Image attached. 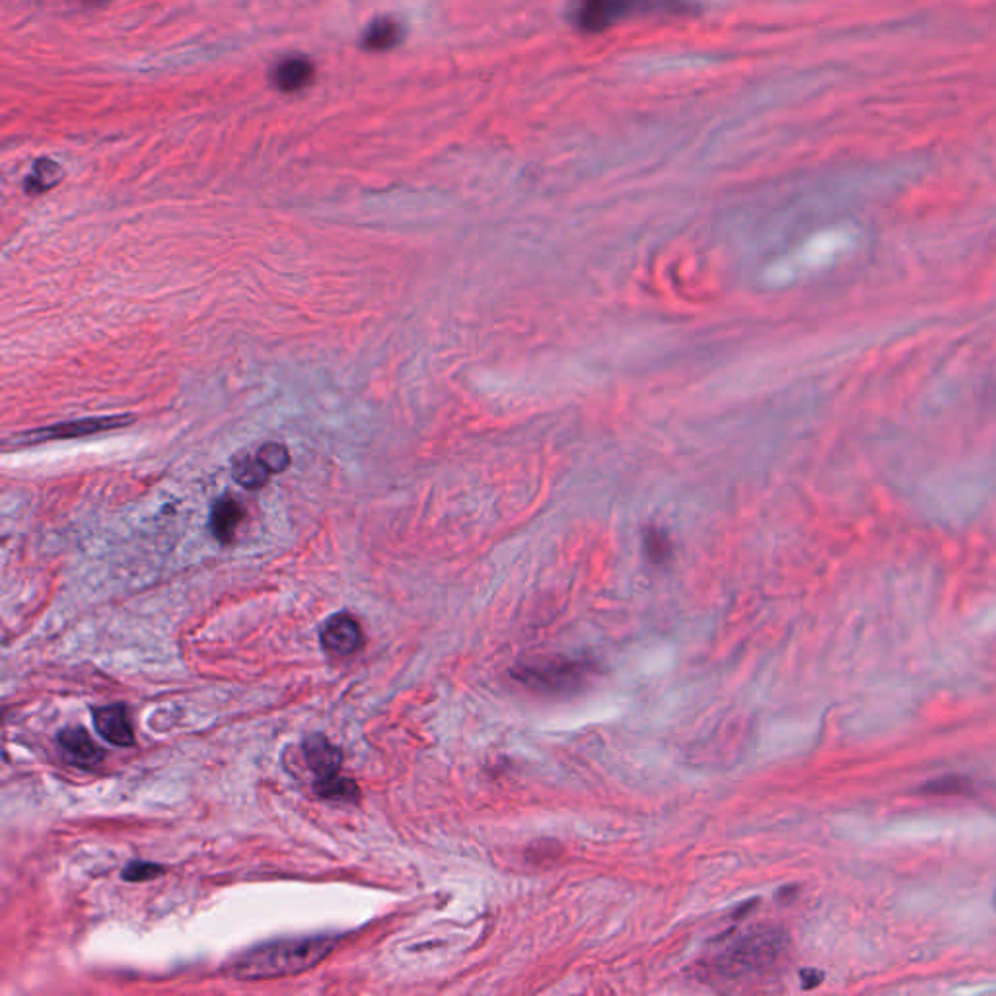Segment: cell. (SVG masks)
Instances as JSON below:
<instances>
[{
  "mask_svg": "<svg viewBox=\"0 0 996 996\" xmlns=\"http://www.w3.org/2000/svg\"><path fill=\"white\" fill-rule=\"evenodd\" d=\"M59 746L80 767H92L104 759V751L94 744V740L82 728L63 730L59 734Z\"/></svg>",
  "mask_w": 996,
  "mask_h": 996,
  "instance_id": "cell-10",
  "label": "cell"
},
{
  "mask_svg": "<svg viewBox=\"0 0 996 996\" xmlns=\"http://www.w3.org/2000/svg\"><path fill=\"white\" fill-rule=\"evenodd\" d=\"M316 792H318V796H321V798L339 800V802H355L356 798H358V786H356L355 781L341 779L339 775L331 777V779L318 781L316 783Z\"/></svg>",
  "mask_w": 996,
  "mask_h": 996,
  "instance_id": "cell-15",
  "label": "cell"
},
{
  "mask_svg": "<svg viewBox=\"0 0 996 996\" xmlns=\"http://www.w3.org/2000/svg\"><path fill=\"white\" fill-rule=\"evenodd\" d=\"M971 792L973 783L967 777H942L921 786L925 796H969Z\"/></svg>",
  "mask_w": 996,
  "mask_h": 996,
  "instance_id": "cell-16",
  "label": "cell"
},
{
  "mask_svg": "<svg viewBox=\"0 0 996 996\" xmlns=\"http://www.w3.org/2000/svg\"><path fill=\"white\" fill-rule=\"evenodd\" d=\"M362 644V631L353 615L335 613L321 629V646L333 656H351Z\"/></svg>",
  "mask_w": 996,
  "mask_h": 996,
  "instance_id": "cell-6",
  "label": "cell"
},
{
  "mask_svg": "<svg viewBox=\"0 0 996 996\" xmlns=\"http://www.w3.org/2000/svg\"><path fill=\"white\" fill-rule=\"evenodd\" d=\"M94 724L100 736L109 744L119 747L133 746L135 736L127 711L121 705L102 707L94 711Z\"/></svg>",
  "mask_w": 996,
  "mask_h": 996,
  "instance_id": "cell-8",
  "label": "cell"
},
{
  "mask_svg": "<svg viewBox=\"0 0 996 996\" xmlns=\"http://www.w3.org/2000/svg\"><path fill=\"white\" fill-rule=\"evenodd\" d=\"M84 2H86V4H90V6H98V4H102V2H106V0H84Z\"/></svg>",
  "mask_w": 996,
  "mask_h": 996,
  "instance_id": "cell-19",
  "label": "cell"
},
{
  "mask_svg": "<svg viewBox=\"0 0 996 996\" xmlns=\"http://www.w3.org/2000/svg\"><path fill=\"white\" fill-rule=\"evenodd\" d=\"M135 421V417L129 415H113V417H96V419H80V421H69V423H59L51 427L39 428L34 432H26L18 436L16 440L24 444H41V442H51V440H65V438H82L106 430L127 427Z\"/></svg>",
  "mask_w": 996,
  "mask_h": 996,
  "instance_id": "cell-5",
  "label": "cell"
},
{
  "mask_svg": "<svg viewBox=\"0 0 996 996\" xmlns=\"http://www.w3.org/2000/svg\"><path fill=\"white\" fill-rule=\"evenodd\" d=\"M160 874H162V868L156 866V864H150V862H131L123 870V880H127V882H144V880L156 878Z\"/></svg>",
  "mask_w": 996,
  "mask_h": 996,
  "instance_id": "cell-18",
  "label": "cell"
},
{
  "mask_svg": "<svg viewBox=\"0 0 996 996\" xmlns=\"http://www.w3.org/2000/svg\"><path fill=\"white\" fill-rule=\"evenodd\" d=\"M335 942V938L318 936L265 944L249 950L242 958L234 961L232 975L251 981L298 975L316 967L323 958H327Z\"/></svg>",
  "mask_w": 996,
  "mask_h": 996,
  "instance_id": "cell-1",
  "label": "cell"
},
{
  "mask_svg": "<svg viewBox=\"0 0 996 996\" xmlns=\"http://www.w3.org/2000/svg\"><path fill=\"white\" fill-rule=\"evenodd\" d=\"M314 74L316 71H314V65L310 59L300 57V55H292V57H286L277 63L271 78H273V84L281 92L294 94V92H300L306 86H310L314 80Z\"/></svg>",
  "mask_w": 996,
  "mask_h": 996,
  "instance_id": "cell-9",
  "label": "cell"
},
{
  "mask_svg": "<svg viewBox=\"0 0 996 996\" xmlns=\"http://www.w3.org/2000/svg\"><path fill=\"white\" fill-rule=\"evenodd\" d=\"M257 458H259V462L267 467L269 473H283V471L288 469V465H290V454H288L285 446L279 444V442L265 444L259 450Z\"/></svg>",
  "mask_w": 996,
  "mask_h": 996,
  "instance_id": "cell-17",
  "label": "cell"
},
{
  "mask_svg": "<svg viewBox=\"0 0 996 996\" xmlns=\"http://www.w3.org/2000/svg\"><path fill=\"white\" fill-rule=\"evenodd\" d=\"M63 178V170L51 162V160H39L32 172V176L26 179V191L32 193V195H37V193H43L51 187H55L59 181Z\"/></svg>",
  "mask_w": 996,
  "mask_h": 996,
  "instance_id": "cell-14",
  "label": "cell"
},
{
  "mask_svg": "<svg viewBox=\"0 0 996 996\" xmlns=\"http://www.w3.org/2000/svg\"><path fill=\"white\" fill-rule=\"evenodd\" d=\"M786 936L773 926H755L736 936L714 960L709 971L722 981H738L769 971L783 958Z\"/></svg>",
  "mask_w": 996,
  "mask_h": 996,
  "instance_id": "cell-2",
  "label": "cell"
},
{
  "mask_svg": "<svg viewBox=\"0 0 996 996\" xmlns=\"http://www.w3.org/2000/svg\"><path fill=\"white\" fill-rule=\"evenodd\" d=\"M302 751H304V759H306L308 767L314 771L318 781L339 775L341 763H343V753L339 751V747L333 746L325 736L314 734V736L306 738L302 744Z\"/></svg>",
  "mask_w": 996,
  "mask_h": 996,
  "instance_id": "cell-7",
  "label": "cell"
},
{
  "mask_svg": "<svg viewBox=\"0 0 996 996\" xmlns=\"http://www.w3.org/2000/svg\"><path fill=\"white\" fill-rule=\"evenodd\" d=\"M401 37H403V28L397 20L378 18L366 28L364 36L360 39V45L366 51L382 53V51L393 49L401 41Z\"/></svg>",
  "mask_w": 996,
  "mask_h": 996,
  "instance_id": "cell-12",
  "label": "cell"
},
{
  "mask_svg": "<svg viewBox=\"0 0 996 996\" xmlns=\"http://www.w3.org/2000/svg\"><path fill=\"white\" fill-rule=\"evenodd\" d=\"M658 0H578L574 24L582 34H602Z\"/></svg>",
  "mask_w": 996,
  "mask_h": 996,
  "instance_id": "cell-4",
  "label": "cell"
},
{
  "mask_svg": "<svg viewBox=\"0 0 996 996\" xmlns=\"http://www.w3.org/2000/svg\"><path fill=\"white\" fill-rule=\"evenodd\" d=\"M244 520L242 504L232 497H222L214 504L211 514V528L220 543H230L236 535L240 522Z\"/></svg>",
  "mask_w": 996,
  "mask_h": 996,
  "instance_id": "cell-11",
  "label": "cell"
},
{
  "mask_svg": "<svg viewBox=\"0 0 996 996\" xmlns=\"http://www.w3.org/2000/svg\"><path fill=\"white\" fill-rule=\"evenodd\" d=\"M232 473H234L236 483L244 489H249V491L261 489L269 477L267 467L259 462V458H251V456L236 458L232 463Z\"/></svg>",
  "mask_w": 996,
  "mask_h": 996,
  "instance_id": "cell-13",
  "label": "cell"
},
{
  "mask_svg": "<svg viewBox=\"0 0 996 996\" xmlns=\"http://www.w3.org/2000/svg\"><path fill=\"white\" fill-rule=\"evenodd\" d=\"M596 664L574 658H547L516 666L512 677L526 689L547 697L574 695L596 674Z\"/></svg>",
  "mask_w": 996,
  "mask_h": 996,
  "instance_id": "cell-3",
  "label": "cell"
}]
</instances>
